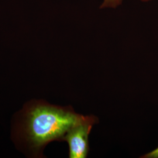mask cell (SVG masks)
Masks as SVG:
<instances>
[{
  "label": "cell",
  "instance_id": "obj_1",
  "mask_svg": "<svg viewBox=\"0 0 158 158\" xmlns=\"http://www.w3.org/2000/svg\"><path fill=\"white\" fill-rule=\"evenodd\" d=\"M83 117L70 106L62 107L37 102L25 114L24 135L30 145L38 151L51 142L63 141L68 131Z\"/></svg>",
  "mask_w": 158,
  "mask_h": 158
},
{
  "label": "cell",
  "instance_id": "obj_2",
  "mask_svg": "<svg viewBox=\"0 0 158 158\" xmlns=\"http://www.w3.org/2000/svg\"><path fill=\"white\" fill-rule=\"evenodd\" d=\"M98 119L93 115H83L76 124L68 131L63 141L68 142L69 158H85L89 151V136Z\"/></svg>",
  "mask_w": 158,
  "mask_h": 158
},
{
  "label": "cell",
  "instance_id": "obj_3",
  "mask_svg": "<svg viewBox=\"0 0 158 158\" xmlns=\"http://www.w3.org/2000/svg\"><path fill=\"white\" fill-rule=\"evenodd\" d=\"M123 0H104L100 8H115L121 4Z\"/></svg>",
  "mask_w": 158,
  "mask_h": 158
},
{
  "label": "cell",
  "instance_id": "obj_4",
  "mask_svg": "<svg viewBox=\"0 0 158 158\" xmlns=\"http://www.w3.org/2000/svg\"><path fill=\"white\" fill-rule=\"evenodd\" d=\"M142 158H158V147L150 152L141 156Z\"/></svg>",
  "mask_w": 158,
  "mask_h": 158
},
{
  "label": "cell",
  "instance_id": "obj_5",
  "mask_svg": "<svg viewBox=\"0 0 158 158\" xmlns=\"http://www.w3.org/2000/svg\"><path fill=\"white\" fill-rule=\"evenodd\" d=\"M142 2H149V1H151L152 0H140Z\"/></svg>",
  "mask_w": 158,
  "mask_h": 158
}]
</instances>
